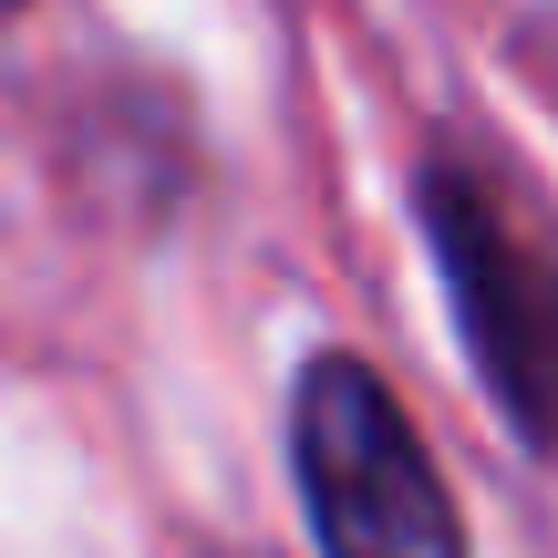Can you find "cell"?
Returning a JSON list of instances; mask_svg holds the SVG:
<instances>
[{
  "label": "cell",
  "mask_w": 558,
  "mask_h": 558,
  "mask_svg": "<svg viewBox=\"0 0 558 558\" xmlns=\"http://www.w3.org/2000/svg\"><path fill=\"white\" fill-rule=\"evenodd\" d=\"M0 11H21V0H0Z\"/></svg>",
  "instance_id": "3957f363"
},
{
  "label": "cell",
  "mask_w": 558,
  "mask_h": 558,
  "mask_svg": "<svg viewBox=\"0 0 558 558\" xmlns=\"http://www.w3.org/2000/svg\"><path fill=\"white\" fill-rule=\"evenodd\" d=\"M290 465L331 558H465V518L403 393L352 352H320L290 393Z\"/></svg>",
  "instance_id": "6da1fadb"
},
{
  "label": "cell",
  "mask_w": 558,
  "mask_h": 558,
  "mask_svg": "<svg viewBox=\"0 0 558 558\" xmlns=\"http://www.w3.org/2000/svg\"><path fill=\"white\" fill-rule=\"evenodd\" d=\"M424 228H435L445 300H456L465 341H476L486 393L507 403V424L527 445L558 456V259L497 207V186L456 156L424 166Z\"/></svg>",
  "instance_id": "7a4b0ae2"
}]
</instances>
